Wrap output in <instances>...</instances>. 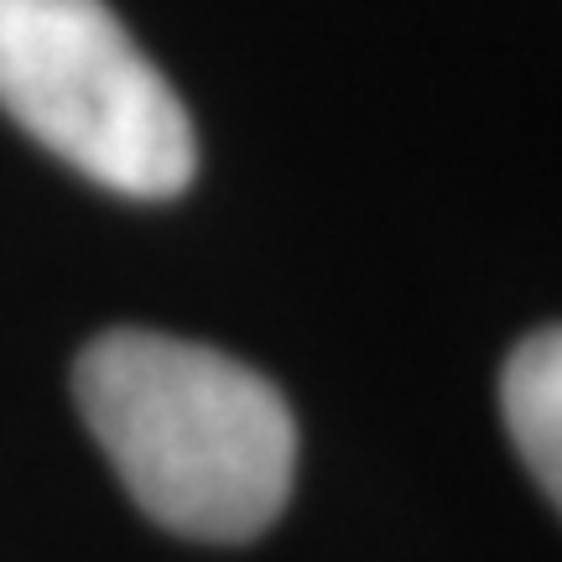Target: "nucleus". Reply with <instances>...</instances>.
Listing matches in <instances>:
<instances>
[{
    "label": "nucleus",
    "mask_w": 562,
    "mask_h": 562,
    "mask_svg": "<svg viewBox=\"0 0 562 562\" xmlns=\"http://www.w3.org/2000/svg\"><path fill=\"white\" fill-rule=\"evenodd\" d=\"M74 402L131 501L193 542H250L297 480V417L261 370L151 328L83 344Z\"/></svg>",
    "instance_id": "nucleus-1"
},
{
    "label": "nucleus",
    "mask_w": 562,
    "mask_h": 562,
    "mask_svg": "<svg viewBox=\"0 0 562 562\" xmlns=\"http://www.w3.org/2000/svg\"><path fill=\"white\" fill-rule=\"evenodd\" d=\"M0 110L125 199H178L199 172L178 89L104 0H0Z\"/></svg>",
    "instance_id": "nucleus-2"
},
{
    "label": "nucleus",
    "mask_w": 562,
    "mask_h": 562,
    "mask_svg": "<svg viewBox=\"0 0 562 562\" xmlns=\"http://www.w3.org/2000/svg\"><path fill=\"white\" fill-rule=\"evenodd\" d=\"M505 432L531 480L562 510V323L526 334L501 370Z\"/></svg>",
    "instance_id": "nucleus-3"
}]
</instances>
